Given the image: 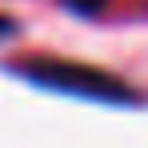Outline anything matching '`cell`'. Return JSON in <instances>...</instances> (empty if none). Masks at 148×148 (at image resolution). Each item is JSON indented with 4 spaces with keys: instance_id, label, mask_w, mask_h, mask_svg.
Segmentation results:
<instances>
[{
    "instance_id": "cell-1",
    "label": "cell",
    "mask_w": 148,
    "mask_h": 148,
    "mask_svg": "<svg viewBox=\"0 0 148 148\" xmlns=\"http://www.w3.org/2000/svg\"><path fill=\"white\" fill-rule=\"evenodd\" d=\"M32 80L52 84V88H68V92H84V96H100V100H136L128 92V84L112 80L100 72H84V68H64V64H28L24 68Z\"/></svg>"
},
{
    "instance_id": "cell-2",
    "label": "cell",
    "mask_w": 148,
    "mask_h": 148,
    "mask_svg": "<svg viewBox=\"0 0 148 148\" xmlns=\"http://www.w3.org/2000/svg\"><path fill=\"white\" fill-rule=\"evenodd\" d=\"M60 4H64L68 12H76V16H100L108 0H60Z\"/></svg>"
},
{
    "instance_id": "cell-3",
    "label": "cell",
    "mask_w": 148,
    "mask_h": 148,
    "mask_svg": "<svg viewBox=\"0 0 148 148\" xmlns=\"http://www.w3.org/2000/svg\"><path fill=\"white\" fill-rule=\"evenodd\" d=\"M4 36H16V20L12 16H0V40Z\"/></svg>"
}]
</instances>
